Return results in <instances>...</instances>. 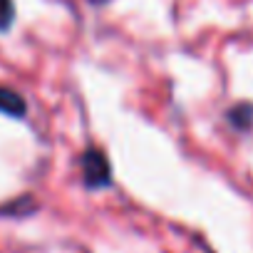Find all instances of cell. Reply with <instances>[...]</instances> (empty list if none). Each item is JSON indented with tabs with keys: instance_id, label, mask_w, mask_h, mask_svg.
<instances>
[{
	"instance_id": "obj_1",
	"label": "cell",
	"mask_w": 253,
	"mask_h": 253,
	"mask_svg": "<svg viewBox=\"0 0 253 253\" xmlns=\"http://www.w3.org/2000/svg\"><path fill=\"white\" fill-rule=\"evenodd\" d=\"M82 174L89 186H104L109 181V164L102 152H87L82 157Z\"/></svg>"
},
{
	"instance_id": "obj_2",
	"label": "cell",
	"mask_w": 253,
	"mask_h": 253,
	"mask_svg": "<svg viewBox=\"0 0 253 253\" xmlns=\"http://www.w3.org/2000/svg\"><path fill=\"white\" fill-rule=\"evenodd\" d=\"M0 112L13 114V117L25 114V102H23V97L15 94V92L8 89V87H0Z\"/></svg>"
},
{
	"instance_id": "obj_3",
	"label": "cell",
	"mask_w": 253,
	"mask_h": 253,
	"mask_svg": "<svg viewBox=\"0 0 253 253\" xmlns=\"http://www.w3.org/2000/svg\"><path fill=\"white\" fill-rule=\"evenodd\" d=\"M15 8H13V0H0V30H5L13 23Z\"/></svg>"
}]
</instances>
